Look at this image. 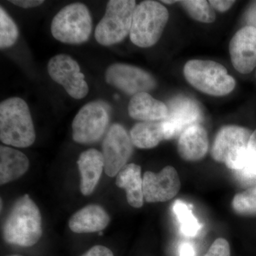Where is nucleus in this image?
Returning <instances> with one entry per match:
<instances>
[{"instance_id": "nucleus-1", "label": "nucleus", "mask_w": 256, "mask_h": 256, "mask_svg": "<svg viewBox=\"0 0 256 256\" xmlns=\"http://www.w3.org/2000/svg\"><path fill=\"white\" fill-rule=\"evenodd\" d=\"M41 212L28 194L15 202L3 226L5 242L20 247H31L42 238Z\"/></svg>"}, {"instance_id": "nucleus-2", "label": "nucleus", "mask_w": 256, "mask_h": 256, "mask_svg": "<svg viewBox=\"0 0 256 256\" xmlns=\"http://www.w3.org/2000/svg\"><path fill=\"white\" fill-rule=\"evenodd\" d=\"M0 140L8 146L28 148L36 140L30 108L23 99L10 98L0 104Z\"/></svg>"}, {"instance_id": "nucleus-3", "label": "nucleus", "mask_w": 256, "mask_h": 256, "mask_svg": "<svg viewBox=\"0 0 256 256\" xmlns=\"http://www.w3.org/2000/svg\"><path fill=\"white\" fill-rule=\"evenodd\" d=\"M169 20L165 6L156 1H144L136 6L130 32L131 42L141 48L152 46L159 41Z\"/></svg>"}, {"instance_id": "nucleus-4", "label": "nucleus", "mask_w": 256, "mask_h": 256, "mask_svg": "<svg viewBox=\"0 0 256 256\" xmlns=\"http://www.w3.org/2000/svg\"><path fill=\"white\" fill-rule=\"evenodd\" d=\"M184 74L192 86L207 95L224 96L235 88V79L223 65L214 60H188Z\"/></svg>"}, {"instance_id": "nucleus-5", "label": "nucleus", "mask_w": 256, "mask_h": 256, "mask_svg": "<svg viewBox=\"0 0 256 256\" xmlns=\"http://www.w3.org/2000/svg\"><path fill=\"white\" fill-rule=\"evenodd\" d=\"M92 20L82 3H72L60 10L52 20L50 32L56 40L68 44H80L90 38Z\"/></svg>"}, {"instance_id": "nucleus-6", "label": "nucleus", "mask_w": 256, "mask_h": 256, "mask_svg": "<svg viewBox=\"0 0 256 256\" xmlns=\"http://www.w3.org/2000/svg\"><path fill=\"white\" fill-rule=\"evenodd\" d=\"M252 132L246 128L226 126L220 128L212 146V158L238 172L244 168Z\"/></svg>"}, {"instance_id": "nucleus-7", "label": "nucleus", "mask_w": 256, "mask_h": 256, "mask_svg": "<svg viewBox=\"0 0 256 256\" xmlns=\"http://www.w3.org/2000/svg\"><path fill=\"white\" fill-rule=\"evenodd\" d=\"M136 8L133 0H110L105 14L98 24L95 38L102 46H111L124 40L130 34Z\"/></svg>"}, {"instance_id": "nucleus-8", "label": "nucleus", "mask_w": 256, "mask_h": 256, "mask_svg": "<svg viewBox=\"0 0 256 256\" xmlns=\"http://www.w3.org/2000/svg\"><path fill=\"white\" fill-rule=\"evenodd\" d=\"M110 108L102 101H92L78 111L72 122V136L80 144H92L105 133L110 120Z\"/></svg>"}, {"instance_id": "nucleus-9", "label": "nucleus", "mask_w": 256, "mask_h": 256, "mask_svg": "<svg viewBox=\"0 0 256 256\" xmlns=\"http://www.w3.org/2000/svg\"><path fill=\"white\" fill-rule=\"evenodd\" d=\"M168 114L162 120L166 140L180 137L188 128L201 124L203 110L198 102L184 96H178L168 102Z\"/></svg>"}, {"instance_id": "nucleus-10", "label": "nucleus", "mask_w": 256, "mask_h": 256, "mask_svg": "<svg viewBox=\"0 0 256 256\" xmlns=\"http://www.w3.org/2000/svg\"><path fill=\"white\" fill-rule=\"evenodd\" d=\"M48 73L52 80L60 84L69 96L80 100L87 96L88 86L76 60L70 56L58 54L48 62Z\"/></svg>"}, {"instance_id": "nucleus-11", "label": "nucleus", "mask_w": 256, "mask_h": 256, "mask_svg": "<svg viewBox=\"0 0 256 256\" xmlns=\"http://www.w3.org/2000/svg\"><path fill=\"white\" fill-rule=\"evenodd\" d=\"M132 146L130 137L121 124H114L109 128L102 144L104 170L108 176H116L128 164Z\"/></svg>"}, {"instance_id": "nucleus-12", "label": "nucleus", "mask_w": 256, "mask_h": 256, "mask_svg": "<svg viewBox=\"0 0 256 256\" xmlns=\"http://www.w3.org/2000/svg\"><path fill=\"white\" fill-rule=\"evenodd\" d=\"M105 78L108 84L129 96L148 92L156 86V80L150 74L129 64H112L106 70Z\"/></svg>"}, {"instance_id": "nucleus-13", "label": "nucleus", "mask_w": 256, "mask_h": 256, "mask_svg": "<svg viewBox=\"0 0 256 256\" xmlns=\"http://www.w3.org/2000/svg\"><path fill=\"white\" fill-rule=\"evenodd\" d=\"M143 196L148 203L169 201L180 192L181 182L176 169L166 166L159 173L146 172L143 176Z\"/></svg>"}, {"instance_id": "nucleus-14", "label": "nucleus", "mask_w": 256, "mask_h": 256, "mask_svg": "<svg viewBox=\"0 0 256 256\" xmlns=\"http://www.w3.org/2000/svg\"><path fill=\"white\" fill-rule=\"evenodd\" d=\"M229 52L234 68L239 73L247 74L256 67V30L246 26L239 30L229 44Z\"/></svg>"}, {"instance_id": "nucleus-15", "label": "nucleus", "mask_w": 256, "mask_h": 256, "mask_svg": "<svg viewBox=\"0 0 256 256\" xmlns=\"http://www.w3.org/2000/svg\"><path fill=\"white\" fill-rule=\"evenodd\" d=\"M178 153L185 161L196 162L206 156L208 150V134L201 124H194L178 137Z\"/></svg>"}, {"instance_id": "nucleus-16", "label": "nucleus", "mask_w": 256, "mask_h": 256, "mask_svg": "<svg viewBox=\"0 0 256 256\" xmlns=\"http://www.w3.org/2000/svg\"><path fill=\"white\" fill-rule=\"evenodd\" d=\"M110 220V216L102 207L90 204L74 214L69 220L68 225L74 233H95L104 230Z\"/></svg>"}, {"instance_id": "nucleus-17", "label": "nucleus", "mask_w": 256, "mask_h": 256, "mask_svg": "<svg viewBox=\"0 0 256 256\" xmlns=\"http://www.w3.org/2000/svg\"><path fill=\"white\" fill-rule=\"evenodd\" d=\"M80 173V191L88 196L94 192L104 170V158L101 152L89 149L79 156L78 162Z\"/></svg>"}, {"instance_id": "nucleus-18", "label": "nucleus", "mask_w": 256, "mask_h": 256, "mask_svg": "<svg viewBox=\"0 0 256 256\" xmlns=\"http://www.w3.org/2000/svg\"><path fill=\"white\" fill-rule=\"evenodd\" d=\"M128 112L132 118L137 120L154 122L166 118L168 108L164 102L144 92L132 96L128 104Z\"/></svg>"}, {"instance_id": "nucleus-19", "label": "nucleus", "mask_w": 256, "mask_h": 256, "mask_svg": "<svg viewBox=\"0 0 256 256\" xmlns=\"http://www.w3.org/2000/svg\"><path fill=\"white\" fill-rule=\"evenodd\" d=\"M116 185L126 190L127 201L131 206L138 208L143 206V180L139 165L134 163L126 165L117 175Z\"/></svg>"}, {"instance_id": "nucleus-20", "label": "nucleus", "mask_w": 256, "mask_h": 256, "mask_svg": "<svg viewBox=\"0 0 256 256\" xmlns=\"http://www.w3.org/2000/svg\"><path fill=\"white\" fill-rule=\"evenodd\" d=\"M30 161L22 152L0 146V184H5L21 178L28 172Z\"/></svg>"}, {"instance_id": "nucleus-21", "label": "nucleus", "mask_w": 256, "mask_h": 256, "mask_svg": "<svg viewBox=\"0 0 256 256\" xmlns=\"http://www.w3.org/2000/svg\"><path fill=\"white\" fill-rule=\"evenodd\" d=\"M130 138L133 146L140 149L156 148L166 140L162 122L154 121L136 124L131 130Z\"/></svg>"}, {"instance_id": "nucleus-22", "label": "nucleus", "mask_w": 256, "mask_h": 256, "mask_svg": "<svg viewBox=\"0 0 256 256\" xmlns=\"http://www.w3.org/2000/svg\"><path fill=\"white\" fill-rule=\"evenodd\" d=\"M173 210L180 224V230L184 235L188 237L198 235L202 230V224L184 202L176 200L173 205Z\"/></svg>"}, {"instance_id": "nucleus-23", "label": "nucleus", "mask_w": 256, "mask_h": 256, "mask_svg": "<svg viewBox=\"0 0 256 256\" xmlns=\"http://www.w3.org/2000/svg\"><path fill=\"white\" fill-rule=\"evenodd\" d=\"M185 10L194 20L202 23H212L215 21L216 14L210 2L204 0L180 1Z\"/></svg>"}, {"instance_id": "nucleus-24", "label": "nucleus", "mask_w": 256, "mask_h": 256, "mask_svg": "<svg viewBox=\"0 0 256 256\" xmlns=\"http://www.w3.org/2000/svg\"><path fill=\"white\" fill-rule=\"evenodd\" d=\"M18 30L14 20L6 13L4 8H0V48H10L16 43Z\"/></svg>"}, {"instance_id": "nucleus-25", "label": "nucleus", "mask_w": 256, "mask_h": 256, "mask_svg": "<svg viewBox=\"0 0 256 256\" xmlns=\"http://www.w3.org/2000/svg\"><path fill=\"white\" fill-rule=\"evenodd\" d=\"M232 207L239 215H256V184L236 194L232 201Z\"/></svg>"}, {"instance_id": "nucleus-26", "label": "nucleus", "mask_w": 256, "mask_h": 256, "mask_svg": "<svg viewBox=\"0 0 256 256\" xmlns=\"http://www.w3.org/2000/svg\"><path fill=\"white\" fill-rule=\"evenodd\" d=\"M236 174L242 181L252 182L256 180V130L252 132L249 140L244 168Z\"/></svg>"}, {"instance_id": "nucleus-27", "label": "nucleus", "mask_w": 256, "mask_h": 256, "mask_svg": "<svg viewBox=\"0 0 256 256\" xmlns=\"http://www.w3.org/2000/svg\"><path fill=\"white\" fill-rule=\"evenodd\" d=\"M203 256H230V245L226 239L217 238Z\"/></svg>"}, {"instance_id": "nucleus-28", "label": "nucleus", "mask_w": 256, "mask_h": 256, "mask_svg": "<svg viewBox=\"0 0 256 256\" xmlns=\"http://www.w3.org/2000/svg\"><path fill=\"white\" fill-rule=\"evenodd\" d=\"M80 256H114L108 248L104 246H94Z\"/></svg>"}, {"instance_id": "nucleus-29", "label": "nucleus", "mask_w": 256, "mask_h": 256, "mask_svg": "<svg viewBox=\"0 0 256 256\" xmlns=\"http://www.w3.org/2000/svg\"><path fill=\"white\" fill-rule=\"evenodd\" d=\"M245 21L247 26H252L256 30V1L250 4L246 12Z\"/></svg>"}, {"instance_id": "nucleus-30", "label": "nucleus", "mask_w": 256, "mask_h": 256, "mask_svg": "<svg viewBox=\"0 0 256 256\" xmlns=\"http://www.w3.org/2000/svg\"><path fill=\"white\" fill-rule=\"evenodd\" d=\"M210 6L214 10L224 12L233 6L235 1H225V0H210L208 1Z\"/></svg>"}, {"instance_id": "nucleus-31", "label": "nucleus", "mask_w": 256, "mask_h": 256, "mask_svg": "<svg viewBox=\"0 0 256 256\" xmlns=\"http://www.w3.org/2000/svg\"><path fill=\"white\" fill-rule=\"evenodd\" d=\"M10 2L12 3L20 8L26 9V8H36V6H40L43 4L44 1H42V0H14V1H10Z\"/></svg>"}, {"instance_id": "nucleus-32", "label": "nucleus", "mask_w": 256, "mask_h": 256, "mask_svg": "<svg viewBox=\"0 0 256 256\" xmlns=\"http://www.w3.org/2000/svg\"><path fill=\"white\" fill-rule=\"evenodd\" d=\"M178 256H196L194 248L190 242H182L178 247Z\"/></svg>"}, {"instance_id": "nucleus-33", "label": "nucleus", "mask_w": 256, "mask_h": 256, "mask_svg": "<svg viewBox=\"0 0 256 256\" xmlns=\"http://www.w3.org/2000/svg\"><path fill=\"white\" fill-rule=\"evenodd\" d=\"M162 2L166 3V4H172V3L176 2V1H163Z\"/></svg>"}, {"instance_id": "nucleus-34", "label": "nucleus", "mask_w": 256, "mask_h": 256, "mask_svg": "<svg viewBox=\"0 0 256 256\" xmlns=\"http://www.w3.org/2000/svg\"><path fill=\"white\" fill-rule=\"evenodd\" d=\"M18 256V255H10V256Z\"/></svg>"}]
</instances>
